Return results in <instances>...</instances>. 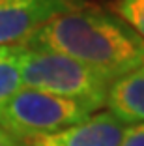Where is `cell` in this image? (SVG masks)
<instances>
[{
  "label": "cell",
  "mask_w": 144,
  "mask_h": 146,
  "mask_svg": "<svg viewBox=\"0 0 144 146\" xmlns=\"http://www.w3.org/2000/svg\"><path fill=\"white\" fill-rule=\"evenodd\" d=\"M92 114V109L79 101L23 86L0 109V127L26 142L71 127Z\"/></svg>",
  "instance_id": "cell-3"
},
{
  "label": "cell",
  "mask_w": 144,
  "mask_h": 146,
  "mask_svg": "<svg viewBox=\"0 0 144 146\" xmlns=\"http://www.w3.org/2000/svg\"><path fill=\"white\" fill-rule=\"evenodd\" d=\"M66 54L114 82L144 66V41L112 13L77 6L51 19L26 43Z\"/></svg>",
  "instance_id": "cell-1"
},
{
  "label": "cell",
  "mask_w": 144,
  "mask_h": 146,
  "mask_svg": "<svg viewBox=\"0 0 144 146\" xmlns=\"http://www.w3.org/2000/svg\"><path fill=\"white\" fill-rule=\"evenodd\" d=\"M114 13L144 41V0H116Z\"/></svg>",
  "instance_id": "cell-8"
},
{
  "label": "cell",
  "mask_w": 144,
  "mask_h": 146,
  "mask_svg": "<svg viewBox=\"0 0 144 146\" xmlns=\"http://www.w3.org/2000/svg\"><path fill=\"white\" fill-rule=\"evenodd\" d=\"M120 146H144V122L127 125Z\"/></svg>",
  "instance_id": "cell-9"
},
{
  "label": "cell",
  "mask_w": 144,
  "mask_h": 146,
  "mask_svg": "<svg viewBox=\"0 0 144 146\" xmlns=\"http://www.w3.org/2000/svg\"><path fill=\"white\" fill-rule=\"evenodd\" d=\"M81 4V0H0V47L26 45L45 23Z\"/></svg>",
  "instance_id": "cell-4"
},
{
  "label": "cell",
  "mask_w": 144,
  "mask_h": 146,
  "mask_svg": "<svg viewBox=\"0 0 144 146\" xmlns=\"http://www.w3.org/2000/svg\"><path fill=\"white\" fill-rule=\"evenodd\" d=\"M0 146H26V144L23 141H19V139L11 137L8 131H4L0 127Z\"/></svg>",
  "instance_id": "cell-10"
},
{
  "label": "cell",
  "mask_w": 144,
  "mask_h": 146,
  "mask_svg": "<svg viewBox=\"0 0 144 146\" xmlns=\"http://www.w3.org/2000/svg\"><path fill=\"white\" fill-rule=\"evenodd\" d=\"M23 86L73 99L98 112L107 105L112 81L92 68L54 51L25 45L21 58Z\"/></svg>",
  "instance_id": "cell-2"
},
{
  "label": "cell",
  "mask_w": 144,
  "mask_h": 146,
  "mask_svg": "<svg viewBox=\"0 0 144 146\" xmlns=\"http://www.w3.org/2000/svg\"><path fill=\"white\" fill-rule=\"evenodd\" d=\"M25 45L0 47V109L23 88L21 58Z\"/></svg>",
  "instance_id": "cell-7"
},
{
  "label": "cell",
  "mask_w": 144,
  "mask_h": 146,
  "mask_svg": "<svg viewBox=\"0 0 144 146\" xmlns=\"http://www.w3.org/2000/svg\"><path fill=\"white\" fill-rule=\"evenodd\" d=\"M107 111L127 125L144 122V66L116 79L109 90Z\"/></svg>",
  "instance_id": "cell-6"
},
{
  "label": "cell",
  "mask_w": 144,
  "mask_h": 146,
  "mask_svg": "<svg viewBox=\"0 0 144 146\" xmlns=\"http://www.w3.org/2000/svg\"><path fill=\"white\" fill-rule=\"evenodd\" d=\"M127 124L110 111H98L86 120L56 131L26 141V146H120Z\"/></svg>",
  "instance_id": "cell-5"
}]
</instances>
